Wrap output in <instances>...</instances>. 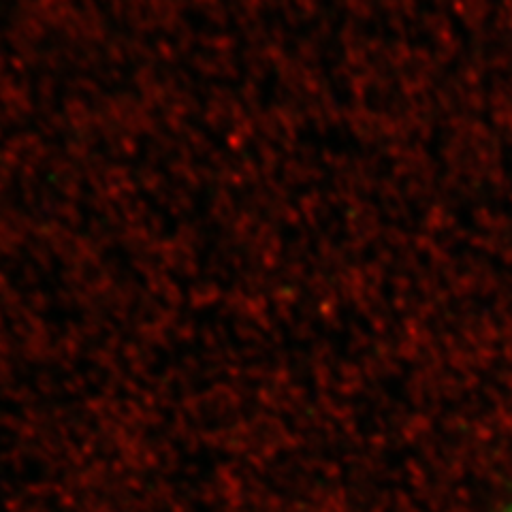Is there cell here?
Returning <instances> with one entry per match:
<instances>
[{
  "label": "cell",
  "mask_w": 512,
  "mask_h": 512,
  "mask_svg": "<svg viewBox=\"0 0 512 512\" xmlns=\"http://www.w3.org/2000/svg\"><path fill=\"white\" fill-rule=\"evenodd\" d=\"M506 512H512V504H510V506H508V508H506Z\"/></svg>",
  "instance_id": "1"
}]
</instances>
